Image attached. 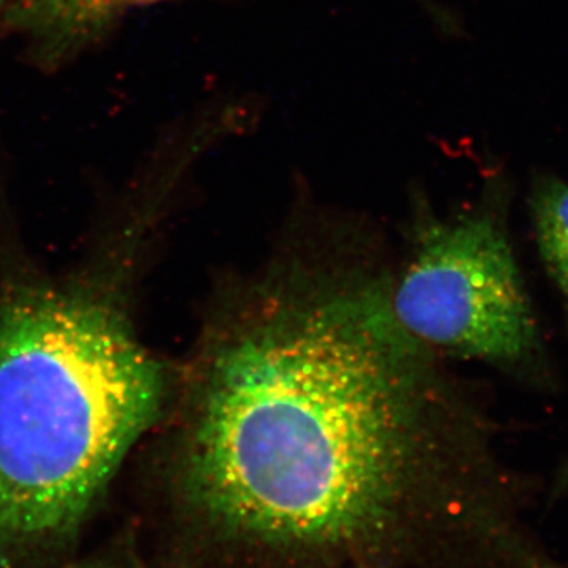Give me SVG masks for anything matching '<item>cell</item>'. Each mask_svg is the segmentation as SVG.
<instances>
[{"instance_id": "6da1fadb", "label": "cell", "mask_w": 568, "mask_h": 568, "mask_svg": "<svg viewBox=\"0 0 568 568\" xmlns=\"http://www.w3.org/2000/svg\"><path fill=\"white\" fill-rule=\"evenodd\" d=\"M388 250L291 226L173 372L151 568H568L480 395L396 323Z\"/></svg>"}, {"instance_id": "7a4b0ae2", "label": "cell", "mask_w": 568, "mask_h": 568, "mask_svg": "<svg viewBox=\"0 0 568 568\" xmlns=\"http://www.w3.org/2000/svg\"><path fill=\"white\" fill-rule=\"evenodd\" d=\"M151 224L138 215L74 275L0 282V568L73 541L162 420L173 372L129 301Z\"/></svg>"}, {"instance_id": "3957f363", "label": "cell", "mask_w": 568, "mask_h": 568, "mask_svg": "<svg viewBox=\"0 0 568 568\" xmlns=\"http://www.w3.org/2000/svg\"><path fill=\"white\" fill-rule=\"evenodd\" d=\"M507 175L491 174L476 203L426 207L388 252V306L403 331L446 358L484 362L532 386L551 366L508 227Z\"/></svg>"}, {"instance_id": "277c9868", "label": "cell", "mask_w": 568, "mask_h": 568, "mask_svg": "<svg viewBox=\"0 0 568 568\" xmlns=\"http://www.w3.org/2000/svg\"><path fill=\"white\" fill-rule=\"evenodd\" d=\"M141 0H13L9 20L44 62L88 47Z\"/></svg>"}, {"instance_id": "5b68a950", "label": "cell", "mask_w": 568, "mask_h": 568, "mask_svg": "<svg viewBox=\"0 0 568 568\" xmlns=\"http://www.w3.org/2000/svg\"><path fill=\"white\" fill-rule=\"evenodd\" d=\"M529 207L541 261L568 304V182L545 171L534 174Z\"/></svg>"}, {"instance_id": "8992f818", "label": "cell", "mask_w": 568, "mask_h": 568, "mask_svg": "<svg viewBox=\"0 0 568 568\" xmlns=\"http://www.w3.org/2000/svg\"><path fill=\"white\" fill-rule=\"evenodd\" d=\"M568 497V455L564 459L562 465L559 466L558 473L552 478L551 488H549V500L558 503V500L567 499Z\"/></svg>"}, {"instance_id": "52a82bcc", "label": "cell", "mask_w": 568, "mask_h": 568, "mask_svg": "<svg viewBox=\"0 0 568 568\" xmlns=\"http://www.w3.org/2000/svg\"><path fill=\"white\" fill-rule=\"evenodd\" d=\"M13 0H0V20L3 17H9V10Z\"/></svg>"}, {"instance_id": "ba28073f", "label": "cell", "mask_w": 568, "mask_h": 568, "mask_svg": "<svg viewBox=\"0 0 568 568\" xmlns=\"http://www.w3.org/2000/svg\"><path fill=\"white\" fill-rule=\"evenodd\" d=\"M138 568H148V567H138Z\"/></svg>"}]
</instances>
